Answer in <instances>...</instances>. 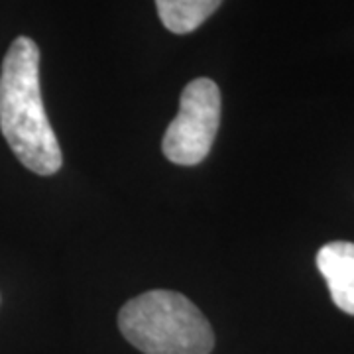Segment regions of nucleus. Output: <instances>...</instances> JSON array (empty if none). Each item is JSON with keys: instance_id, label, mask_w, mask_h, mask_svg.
<instances>
[{"instance_id": "7ed1b4c3", "label": "nucleus", "mask_w": 354, "mask_h": 354, "mask_svg": "<svg viewBox=\"0 0 354 354\" xmlns=\"http://www.w3.org/2000/svg\"><path fill=\"white\" fill-rule=\"evenodd\" d=\"M221 88L215 81L199 77L181 93L179 113L165 130L162 150L177 165H197L209 156L221 127Z\"/></svg>"}, {"instance_id": "f257e3e1", "label": "nucleus", "mask_w": 354, "mask_h": 354, "mask_svg": "<svg viewBox=\"0 0 354 354\" xmlns=\"http://www.w3.org/2000/svg\"><path fill=\"white\" fill-rule=\"evenodd\" d=\"M0 132L30 171L53 176L62 169L64 153L39 91V48L28 36L14 39L2 62Z\"/></svg>"}, {"instance_id": "39448f33", "label": "nucleus", "mask_w": 354, "mask_h": 354, "mask_svg": "<svg viewBox=\"0 0 354 354\" xmlns=\"http://www.w3.org/2000/svg\"><path fill=\"white\" fill-rule=\"evenodd\" d=\"M223 0H156L162 24L174 34H191L215 12Z\"/></svg>"}, {"instance_id": "f03ea898", "label": "nucleus", "mask_w": 354, "mask_h": 354, "mask_svg": "<svg viewBox=\"0 0 354 354\" xmlns=\"http://www.w3.org/2000/svg\"><path fill=\"white\" fill-rule=\"evenodd\" d=\"M118 329L144 354H211L215 335L185 295L152 290L130 299L118 313Z\"/></svg>"}, {"instance_id": "20e7f679", "label": "nucleus", "mask_w": 354, "mask_h": 354, "mask_svg": "<svg viewBox=\"0 0 354 354\" xmlns=\"http://www.w3.org/2000/svg\"><path fill=\"white\" fill-rule=\"evenodd\" d=\"M317 268L327 281L333 304L354 315V242L325 244L317 252Z\"/></svg>"}]
</instances>
